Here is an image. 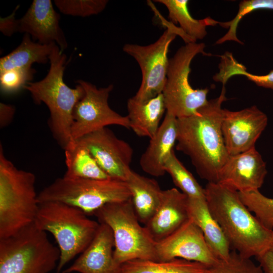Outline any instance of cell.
I'll list each match as a JSON object with an SVG mask.
<instances>
[{"instance_id": "1", "label": "cell", "mask_w": 273, "mask_h": 273, "mask_svg": "<svg viewBox=\"0 0 273 273\" xmlns=\"http://www.w3.org/2000/svg\"><path fill=\"white\" fill-rule=\"evenodd\" d=\"M225 92L223 85L220 95L195 114L177 119L176 149L190 158L198 174L208 183H217L230 156L221 130Z\"/></svg>"}, {"instance_id": "12", "label": "cell", "mask_w": 273, "mask_h": 273, "mask_svg": "<svg viewBox=\"0 0 273 273\" xmlns=\"http://www.w3.org/2000/svg\"><path fill=\"white\" fill-rule=\"evenodd\" d=\"M85 147L111 178L125 181L131 171L133 151L125 141L104 127L75 141Z\"/></svg>"}, {"instance_id": "22", "label": "cell", "mask_w": 273, "mask_h": 273, "mask_svg": "<svg viewBox=\"0 0 273 273\" xmlns=\"http://www.w3.org/2000/svg\"><path fill=\"white\" fill-rule=\"evenodd\" d=\"M125 182L131 194V199L136 215L145 225L157 210L162 195V190L156 180L131 170Z\"/></svg>"}, {"instance_id": "11", "label": "cell", "mask_w": 273, "mask_h": 273, "mask_svg": "<svg viewBox=\"0 0 273 273\" xmlns=\"http://www.w3.org/2000/svg\"><path fill=\"white\" fill-rule=\"evenodd\" d=\"M84 88V96L76 104L73 112L71 136L74 141L107 126L117 125L129 129L127 116H122L109 105L110 93L113 85L98 88L93 84L79 79Z\"/></svg>"}, {"instance_id": "33", "label": "cell", "mask_w": 273, "mask_h": 273, "mask_svg": "<svg viewBox=\"0 0 273 273\" xmlns=\"http://www.w3.org/2000/svg\"><path fill=\"white\" fill-rule=\"evenodd\" d=\"M237 75H244L257 85L273 90V70L265 75H259L249 73L246 71V67L241 64Z\"/></svg>"}, {"instance_id": "31", "label": "cell", "mask_w": 273, "mask_h": 273, "mask_svg": "<svg viewBox=\"0 0 273 273\" xmlns=\"http://www.w3.org/2000/svg\"><path fill=\"white\" fill-rule=\"evenodd\" d=\"M208 273H263L261 266L251 258L244 257L235 251H232L226 260H219L210 267Z\"/></svg>"}, {"instance_id": "19", "label": "cell", "mask_w": 273, "mask_h": 273, "mask_svg": "<svg viewBox=\"0 0 273 273\" xmlns=\"http://www.w3.org/2000/svg\"><path fill=\"white\" fill-rule=\"evenodd\" d=\"M177 138V118L166 113L155 135L141 155L140 165L150 175L160 177L166 171L164 164L173 150Z\"/></svg>"}, {"instance_id": "35", "label": "cell", "mask_w": 273, "mask_h": 273, "mask_svg": "<svg viewBox=\"0 0 273 273\" xmlns=\"http://www.w3.org/2000/svg\"><path fill=\"white\" fill-rule=\"evenodd\" d=\"M15 113V107L10 104H0V126L4 128L12 121Z\"/></svg>"}, {"instance_id": "21", "label": "cell", "mask_w": 273, "mask_h": 273, "mask_svg": "<svg viewBox=\"0 0 273 273\" xmlns=\"http://www.w3.org/2000/svg\"><path fill=\"white\" fill-rule=\"evenodd\" d=\"M127 109L129 128L138 136L150 139L156 133L166 111L162 94L145 103L139 102L133 97L129 98Z\"/></svg>"}, {"instance_id": "18", "label": "cell", "mask_w": 273, "mask_h": 273, "mask_svg": "<svg viewBox=\"0 0 273 273\" xmlns=\"http://www.w3.org/2000/svg\"><path fill=\"white\" fill-rule=\"evenodd\" d=\"M187 200L188 196L176 188L163 190L157 210L145 225L156 242L171 235L189 219Z\"/></svg>"}, {"instance_id": "13", "label": "cell", "mask_w": 273, "mask_h": 273, "mask_svg": "<svg viewBox=\"0 0 273 273\" xmlns=\"http://www.w3.org/2000/svg\"><path fill=\"white\" fill-rule=\"evenodd\" d=\"M156 252L158 261L180 258L211 267L219 260L201 230L190 218L171 235L156 242Z\"/></svg>"}, {"instance_id": "10", "label": "cell", "mask_w": 273, "mask_h": 273, "mask_svg": "<svg viewBox=\"0 0 273 273\" xmlns=\"http://www.w3.org/2000/svg\"><path fill=\"white\" fill-rule=\"evenodd\" d=\"M166 29L154 43L147 46L126 43L123 51L132 56L141 69V85L133 98L145 103L162 94L166 80L169 59L167 54L171 42L177 35L186 42H196L179 27L165 21Z\"/></svg>"}, {"instance_id": "5", "label": "cell", "mask_w": 273, "mask_h": 273, "mask_svg": "<svg viewBox=\"0 0 273 273\" xmlns=\"http://www.w3.org/2000/svg\"><path fill=\"white\" fill-rule=\"evenodd\" d=\"M40 230L51 233L60 251L57 273L88 246L100 225L80 209L56 201L39 203L34 222Z\"/></svg>"}, {"instance_id": "4", "label": "cell", "mask_w": 273, "mask_h": 273, "mask_svg": "<svg viewBox=\"0 0 273 273\" xmlns=\"http://www.w3.org/2000/svg\"><path fill=\"white\" fill-rule=\"evenodd\" d=\"M34 173L17 168L0 145V239L34 222L39 208Z\"/></svg>"}, {"instance_id": "14", "label": "cell", "mask_w": 273, "mask_h": 273, "mask_svg": "<svg viewBox=\"0 0 273 273\" xmlns=\"http://www.w3.org/2000/svg\"><path fill=\"white\" fill-rule=\"evenodd\" d=\"M267 121L266 115L254 105L237 111L224 109L221 130L229 155L255 148Z\"/></svg>"}, {"instance_id": "27", "label": "cell", "mask_w": 273, "mask_h": 273, "mask_svg": "<svg viewBox=\"0 0 273 273\" xmlns=\"http://www.w3.org/2000/svg\"><path fill=\"white\" fill-rule=\"evenodd\" d=\"M164 169L170 175L174 185L188 197L205 198L204 188L178 160L174 150L166 159Z\"/></svg>"}, {"instance_id": "28", "label": "cell", "mask_w": 273, "mask_h": 273, "mask_svg": "<svg viewBox=\"0 0 273 273\" xmlns=\"http://www.w3.org/2000/svg\"><path fill=\"white\" fill-rule=\"evenodd\" d=\"M243 203L267 229L273 230V198L259 191L238 192Z\"/></svg>"}, {"instance_id": "3", "label": "cell", "mask_w": 273, "mask_h": 273, "mask_svg": "<svg viewBox=\"0 0 273 273\" xmlns=\"http://www.w3.org/2000/svg\"><path fill=\"white\" fill-rule=\"evenodd\" d=\"M49 62L46 76L39 81L28 82L24 88L30 93L35 104L43 103L48 107L50 128L59 145L65 150L75 142L71 133L73 112L85 92L79 84L72 88L64 82L67 57L57 44L53 47Z\"/></svg>"}, {"instance_id": "25", "label": "cell", "mask_w": 273, "mask_h": 273, "mask_svg": "<svg viewBox=\"0 0 273 273\" xmlns=\"http://www.w3.org/2000/svg\"><path fill=\"white\" fill-rule=\"evenodd\" d=\"M66 171L71 178L106 179L110 177L99 166L88 150L77 141L65 150Z\"/></svg>"}, {"instance_id": "23", "label": "cell", "mask_w": 273, "mask_h": 273, "mask_svg": "<svg viewBox=\"0 0 273 273\" xmlns=\"http://www.w3.org/2000/svg\"><path fill=\"white\" fill-rule=\"evenodd\" d=\"M55 43L44 44L35 42L25 33L20 44L0 59V72L16 68L32 67L34 63L46 64Z\"/></svg>"}, {"instance_id": "6", "label": "cell", "mask_w": 273, "mask_h": 273, "mask_svg": "<svg viewBox=\"0 0 273 273\" xmlns=\"http://www.w3.org/2000/svg\"><path fill=\"white\" fill-rule=\"evenodd\" d=\"M94 215L99 223L108 225L113 232L116 269L122 263L135 259L158 261L156 242L146 227L140 224L131 199L107 204Z\"/></svg>"}, {"instance_id": "29", "label": "cell", "mask_w": 273, "mask_h": 273, "mask_svg": "<svg viewBox=\"0 0 273 273\" xmlns=\"http://www.w3.org/2000/svg\"><path fill=\"white\" fill-rule=\"evenodd\" d=\"M273 10V0H243L239 5L238 12L232 20L219 22L222 27L229 28L228 32L216 42V44H222L227 41H235L243 44L237 36V29L240 20L246 15L259 10Z\"/></svg>"}, {"instance_id": "20", "label": "cell", "mask_w": 273, "mask_h": 273, "mask_svg": "<svg viewBox=\"0 0 273 273\" xmlns=\"http://www.w3.org/2000/svg\"><path fill=\"white\" fill-rule=\"evenodd\" d=\"M187 209L189 218L200 228L205 239L219 260L227 259L231 248L220 226L212 215L206 198L188 197Z\"/></svg>"}, {"instance_id": "8", "label": "cell", "mask_w": 273, "mask_h": 273, "mask_svg": "<svg viewBox=\"0 0 273 273\" xmlns=\"http://www.w3.org/2000/svg\"><path fill=\"white\" fill-rule=\"evenodd\" d=\"M131 199L124 181L106 179L71 178L63 176L56 179L38 194L39 203L56 201L76 207L87 215L104 205Z\"/></svg>"}, {"instance_id": "34", "label": "cell", "mask_w": 273, "mask_h": 273, "mask_svg": "<svg viewBox=\"0 0 273 273\" xmlns=\"http://www.w3.org/2000/svg\"><path fill=\"white\" fill-rule=\"evenodd\" d=\"M19 7V6H17L10 15L5 18H1L0 30L4 35L10 36L17 32V19L15 18V15Z\"/></svg>"}, {"instance_id": "9", "label": "cell", "mask_w": 273, "mask_h": 273, "mask_svg": "<svg viewBox=\"0 0 273 273\" xmlns=\"http://www.w3.org/2000/svg\"><path fill=\"white\" fill-rule=\"evenodd\" d=\"M203 43L191 42L181 47L169 59L166 80L162 93L168 113L177 119L195 114L208 102L207 88L194 89L189 80L190 65L199 54L204 52Z\"/></svg>"}, {"instance_id": "24", "label": "cell", "mask_w": 273, "mask_h": 273, "mask_svg": "<svg viewBox=\"0 0 273 273\" xmlns=\"http://www.w3.org/2000/svg\"><path fill=\"white\" fill-rule=\"evenodd\" d=\"M204 264L176 258L168 261L135 259L125 262L114 273H208Z\"/></svg>"}, {"instance_id": "26", "label": "cell", "mask_w": 273, "mask_h": 273, "mask_svg": "<svg viewBox=\"0 0 273 273\" xmlns=\"http://www.w3.org/2000/svg\"><path fill=\"white\" fill-rule=\"evenodd\" d=\"M164 5L168 10V17L171 22L179 25L183 31L192 38L197 41L203 39L207 34L206 27L219 24L210 17L197 20L193 18L188 7L187 0H157L154 1Z\"/></svg>"}, {"instance_id": "7", "label": "cell", "mask_w": 273, "mask_h": 273, "mask_svg": "<svg viewBox=\"0 0 273 273\" xmlns=\"http://www.w3.org/2000/svg\"><path fill=\"white\" fill-rule=\"evenodd\" d=\"M60 257L58 247L34 222L0 239V273H50Z\"/></svg>"}, {"instance_id": "36", "label": "cell", "mask_w": 273, "mask_h": 273, "mask_svg": "<svg viewBox=\"0 0 273 273\" xmlns=\"http://www.w3.org/2000/svg\"><path fill=\"white\" fill-rule=\"evenodd\" d=\"M263 273H273V252L269 250L256 257Z\"/></svg>"}, {"instance_id": "16", "label": "cell", "mask_w": 273, "mask_h": 273, "mask_svg": "<svg viewBox=\"0 0 273 273\" xmlns=\"http://www.w3.org/2000/svg\"><path fill=\"white\" fill-rule=\"evenodd\" d=\"M60 19L51 0H34L22 17L17 19V32L28 34L41 44L55 43L63 51L68 44Z\"/></svg>"}, {"instance_id": "32", "label": "cell", "mask_w": 273, "mask_h": 273, "mask_svg": "<svg viewBox=\"0 0 273 273\" xmlns=\"http://www.w3.org/2000/svg\"><path fill=\"white\" fill-rule=\"evenodd\" d=\"M36 71L32 67L16 68L0 72V86L5 94L18 92L32 79Z\"/></svg>"}, {"instance_id": "30", "label": "cell", "mask_w": 273, "mask_h": 273, "mask_svg": "<svg viewBox=\"0 0 273 273\" xmlns=\"http://www.w3.org/2000/svg\"><path fill=\"white\" fill-rule=\"evenodd\" d=\"M107 0H55L54 4L62 13L73 16L87 17L102 12Z\"/></svg>"}, {"instance_id": "37", "label": "cell", "mask_w": 273, "mask_h": 273, "mask_svg": "<svg viewBox=\"0 0 273 273\" xmlns=\"http://www.w3.org/2000/svg\"><path fill=\"white\" fill-rule=\"evenodd\" d=\"M269 250L273 252V231H272V237H271V240L269 247Z\"/></svg>"}, {"instance_id": "17", "label": "cell", "mask_w": 273, "mask_h": 273, "mask_svg": "<svg viewBox=\"0 0 273 273\" xmlns=\"http://www.w3.org/2000/svg\"><path fill=\"white\" fill-rule=\"evenodd\" d=\"M114 240L111 228L100 223L97 233L74 262L62 273H114Z\"/></svg>"}, {"instance_id": "15", "label": "cell", "mask_w": 273, "mask_h": 273, "mask_svg": "<svg viewBox=\"0 0 273 273\" xmlns=\"http://www.w3.org/2000/svg\"><path fill=\"white\" fill-rule=\"evenodd\" d=\"M267 173L266 163L255 147L230 155L220 170L217 183L238 192L259 191Z\"/></svg>"}, {"instance_id": "2", "label": "cell", "mask_w": 273, "mask_h": 273, "mask_svg": "<svg viewBox=\"0 0 273 273\" xmlns=\"http://www.w3.org/2000/svg\"><path fill=\"white\" fill-rule=\"evenodd\" d=\"M204 189L209 209L233 251L251 258L269 250L273 230L252 214L238 192L217 183H208Z\"/></svg>"}]
</instances>
